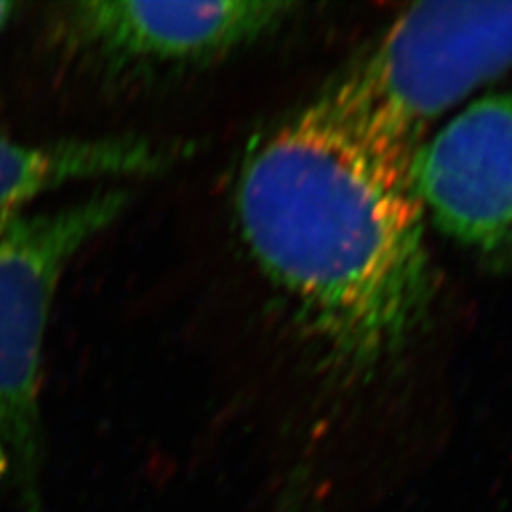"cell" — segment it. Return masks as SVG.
Instances as JSON below:
<instances>
[{
    "mask_svg": "<svg viewBox=\"0 0 512 512\" xmlns=\"http://www.w3.org/2000/svg\"><path fill=\"white\" fill-rule=\"evenodd\" d=\"M416 152L334 88L260 137L239 167L241 238L349 365L403 348L427 308Z\"/></svg>",
    "mask_w": 512,
    "mask_h": 512,
    "instance_id": "obj_1",
    "label": "cell"
},
{
    "mask_svg": "<svg viewBox=\"0 0 512 512\" xmlns=\"http://www.w3.org/2000/svg\"><path fill=\"white\" fill-rule=\"evenodd\" d=\"M131 200L128 188L110 186L55 211L0 215V448L10 459L21 512H44L40 378L59 281Z\"/></svg>",
    "mask_w": 512,
    "mask_h": 512,
    "instance_id": "obj_2",
    "label": "cell"
},
{
    "mask_svg": "<svg viewBox=\"0 0 512 512\" xmlns=\"http://www.w3.org/2000/svg\"><path fill=\"white\" fill-rule=\"evenodd\" d=\"M512 67V2H427L406 10L336 88L418 147L423 128Z\"/></svg>",
    "mask_w": 512,
    "mask_h": 512,
    "instance_id": "obj_3",
    "label": "cell"
},
{
    "mask_svg": "<svg viewBox=\"0 0 512 512\" xmlns=\"http://www.w3.org/2000/svg\"><path fill=\"white\" fill-rule=\"evenodd\" d=\"M285 2L80 0L55 10L57 42L112 74L186 71L264 37Z\"/></svg>",
    "mask_w": 512,
    "mask_h": 512,
    "instance_id": "obj_4",
    "label": "cell"
},
{
    "mask_svg": "<svg viewBox=\"0 0 512 512\" xmlns=\"http://www.w3.org/2000/svg\"><path fill=\"white\" fill-rule=\"evenodd\" d=\"M414 177L425 211L480 249L512 245V95L475 101L427 145Z\"/></svg>",
    "mask_w": 512,
    "mask_h": 512,
    "instance_id": "obj_5",
    "label": "cell"
},
{
    "mask_svg": "<svg viewBox=\"0 0 512 512\" xmlns=\"http://www.w3.org/2000/svg\"><path fill=\"white\" fill-rule=\"evenodd\" d=\"M190 152V143L143 135L23 143L0 133V215L76 181L162 175Z\"/></svg>",
    "mask_w": 512,
    "mask_h": 512,
    "instance_id": "obj_6",
    "label": "cell"
},
{
    "mask_svg": "<svg viewBox=\"0 0 512 512\" xmlns=\"http://www.w3.org/2000/svg\"><path fill=\"white\" fill-rule=\"evenodd\" d=\"M16 4L14 2H0V33L6 27V23L14 16Z\"/></svg>",
    "mask_w": 512,
    "mask_h": 512,
    "instance_id": "obj_7",
    "label": "cell"
},
{
    "mask_svg": "<svg viewBox=\"0 0 512 512\" xmlns=\"http://www.w3.org/2000/svg\"><path fill=\"white\" fill-rule=\"evenodd\" d=\"M8 473H10V459L6 456V452L0 448V480Z\"/></svg>",
    "mask_w": 512,
    "mask_h": 512,
    "instance_id": "obj_8",
    "label": "cell"
}]
</instances>
